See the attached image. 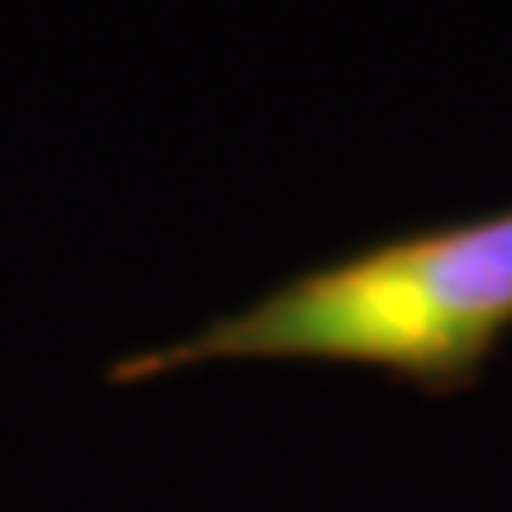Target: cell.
Returning a JSON list of instances; mask_svg holds the SVG:
<instances>
[{"mask_svg":"<svg viewBox=\"0 0 512 512\" xmlns=\"http://www.w3.org/2000/svg\"><path fill=\"white\" fill-rule=\"evenodd\" d=\"M508 332L512 204L422 223L309 266L181 342L114 361L110 384H147L223 361H332L384 370L422 394H456L479 384Z\"/></svg>","mask_w":512,"mask_h":512,"instance_id":"1","label":"cell"}]
</instances>
